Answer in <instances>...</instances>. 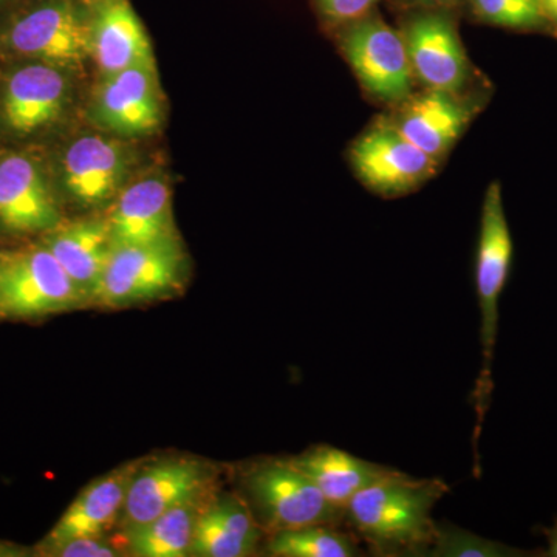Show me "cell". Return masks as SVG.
<instances>
[{
    "label": "cell",
    "mask_w": 557,
    "mask_h": 557,
    "mask_svg": "<svg viewBox=\"0 0 557 557\" xmlns=\"http://www.w3.org/2000/svg\"><path fill=\"white\" fill-rule=\"evenodd\" d=\"M448 491L442 479L392 469L348 502L343 519L373 555L424 557L437 528L432 511Z\"/></svg>",
    "instance_id": "cell-1"
},
{
    "label": "cell",
    "mask_w": 557,
    "mask_h": 557,
    "mask_svg": "<svg viewBox=\"0 0 557 557\" xmlns=\"http://www.w3.org/2000/svg\"><path fill=\"white\" fill-rule=\"evenodd\" d=\"M512 255H515V245H512L511 230L505 214L502 185L498 180H494L487 186L483 197L478 255H475V289H478L480 309L482 364H480L471 399L475 410L472 450H474V475L478 479L482 475L479 442L494 391L493 362L498 333V304L511 273Z\"/></svg>",
    "instance_id": "cell-2"
},
{
    "label": "cell",
    "mask_w": 557,
    "mask_h": 557,
    "mask_svg": "<svg viewBox=\"0 0 557 557\" xmlns=\"http://www.w3.org/2000/svg\"><path fill=\"white\" fill-rule=\"evenodd\" d=\"M458 16L446 10L399 13L398 30L408 50L413 79L421 89L468 94L491 87L468 58L458 33Z\"/></svg>",
    "instance_id": "cell-3"
},
{
    "label": "cell",
    "mask_w": 557,
    "mask_h": 557,
    "mask_svg": "<svg viewBox=\"0 0 557 557\" xmlns=\"http://www.w3.org/2000/svg\"><path fill=\"white\" fill-rule=\"evenodd\" d=\"M369 100L395 108L416 91L405 40L375 10L332 32Z\"/></svg>",
    "instance_id": "cell-4"
},
{
    "label": "cell",
    "mask_w": 557,
    "mask_h": 557,
    "mask_svg": "<svg viewBox=\"0 0 557 557\" xmlns=\"http://www.w3.org/2000/svg\"><path fill=\"white\" fill-rule=\"evenodd\" d=\"M249 509L263 531L338 523L344 512L333 507L306 474L289 460H269L244 475Z\"/></svg>",
    "instance_id": "cell-5"
},
{
    "label": "cell",
    "mask_w": 557,
    "mask_h": 557,
    "mask_svg": "<svg viewBox=\"0 0 557 557\" xmlns=\"http://www.w3.org/2000/svg\"><path fill=\"white\" fill-rule=\"evenodd\" d=\"M87 299L46 245L2 252L0 319H38L79 309Z\"/></svg>",
    "instance_id": "cell-6"
},
{
    "label": "cell",
    "mask_w": 557,
    "mask_h": 557,
    "mask_svg": "<svg viewBox=\"0 0 557 557\" xmlns=\"http://www.w3.org/2000/svg\"><path fill=\"white\" fill-rule=\"evenodd\" d=\"M348 161L359 182L376 196L398 199L435 177L442 164L417 148L381 115L348 148Z\"/></svg>",
    "instance_id": "cell-7"
},
{
    "label": "cell",
    "mask_w": 557,
    "mask_h": 557,
    "mask_svg": "<svg viewBox=\"0 0 557 557\" xmlns=\"http://www.w3.org/2000/svg\"><path fill=\"white\" fill-rule=\"evenodd\" d=\"M3 40L22 57L79 67L91 57L89 5L78 0H38L14 14Z\"/></svg>",
    "instance_id": "cell-8"
},
{
    "label": "cell",
    "mask_w": 557,
    "mask_h": 557,
    "mask_svg": "<svg viewBox=\"0 0 557 557\" xmlns=\"http://www.w3.org/2000/svg\"><path fill=\"white\" fill-rule=\"evenodd\" d=\"M491 94L493 87L468 94L416 90L395 108L387 109L384 116L417 148L443 164L469 124L485 108Z\"/></svg>",
    "instance_id": "cell-9"
},
{
    "label": "cell",
    "mask_w": 557,
    "mask_h": 557,
    "mask_svg": "<svg viewBox=\"0 0 557 557\" xmlns=\"http://www.w3.org/2000/svg\"><path fill=\"white\" fill-rule=\"evenodd\" d=\"M185 256L177 240L113 248L102 274L97 302L127 307L163 298L180 288Z\"/></svg>",
    "instance_id": "cell-10"
},
{
    "label": "cell",
    "mask_w": 557,
    "mask_h": 557,
    "mask_svg": "<svg viewBox=\"0 0 557 557\" xmlns=\"http://www.w3.org/2000/svg\"><path fill=\"white\" fill-rule=\"evenodd\" d=\"M209 479L208 468L193 458L171 457L139 465L121 511V528L134 530L178 505L200 498Z\"/></svg>",
    "instance_id": "cell-11"
},
{
    "label": "cell",
    "mask_w": 557,
    "mask_h": 557,
    "mask_svg": "<svg viewBox=\"0 0 557 557\" xmlns=\"http://www.w3.org/2000/svg\"><path fill=\"white\" fill-rule=\"evenodd\" d=\"M95 116L101 126L127 137L159 129L163 110L153 65H135L106 76L95 100Z\"/></svg>",
    "instance_id": "cell-12"
},
{
    "label": "cell",
    "mask_w": 557,
    "mask_h": 557,
    "mask_svg": "<svg viewBox=\"0 0 557 557\" xmlns=\"http://www.w3.org/2000/svg\"><path fill=\"white\" fill-rule=\"evenodd\" d=\"M87 5L91 57L106 76L153 65L148 33L131 0H95Z\"/></svg>",
    "instance_id": "cell-13"
},
{
    "label": "cell",
    "mask_w": 557,
    "mask_h": 557,
    "mask_svg": "<svg viewBox=\"0 0 557 557\" xmlns=\"http://www.w3.org/2000/svg\"><path fill=\"white\" fill-rule=\"evenodd\" d=\"M61 222L38 164L24 156L0 160V226L14 234H46Z\"/></svg>",
    "instance_id": "cell-14"
},
{
    "label": "cell",
    "mask_w": 557,
    "mask_h": 557,
    "mask_svg": "<svg viewBox=\"0 0 557 557\" xmlns=\"http://www.w3.org/2000/svg\"><path fill=\"white\" fill-rule=\"evenodd\" d=\"M129 163V152L121 143L83 135L69 146L62 160L65 188L79 203L98 207L119 193Z\"/></svg>",
    "instance_id": "cell-15"
},
{
    "label": "cell",
    "mask_w": 557,
    "mask_h": 557,
    "mask_svg": "<svg viewBox=\"0 0 557 557\" xmlns=\"http://www.w3.org/2000/svg\"><path fill=\"white\" fill-rule=\"evenodd\" d=\"M138 467L139 463L124 465L91 482L36 547V556L73 539L104 536L106 531L120 522L127 490Z\"/></svg>",
    "instance_id": "cell-16"
},
{
    "label": "cell",
    "mask_w": 557,
    "mask_h": 557,
    "mask_svg": "<svg viewBox=\"0 0 557 557\" xmlns=\"http://www.w3.org/2000/svg\"><path fill=\"white\" fill-rule=\"evenodd\" d=\"M42 245L50 249L87 302L97 299L102 274L115 248L109 219L61 222L46 233Z\"/></svg>",
    "instance_id": "cell-17"
},
{
    "label": "cell",
    "mask_w": 557,
    "mask_h": 557,
    "mask_svg": "<svg viewBox=\"0 0 557 557\" xmlns=\"http://www.w3.org/2000/svg\"><path fill=\"white\" fill-rule=\"evenodd\" d=\"M115 247L177 240L171 189L163 178H143L120 194L109 215Z\"/></svg>",
    "instance_id": "cell-18"
},
{
    "label": "cell",
    "mask_w": 557,
    "mask_h": 557,
    "mask_svg": "<svg viewBox=\"0 0 557 557\" xmlns=\"http://www.w3.org/2000/svg\"><path fill=\"white\" fill-rule=\"evenodd\" d=\"M263 528L247 502L223 494L201 504L189 556L247 557L258 552Z\"/></svg>",
    "instance_id": "cell-19"
},
{
    "label": "cell",
    "mask_w": 557,
    "mask_h": 557,
    "mask_svg": "<svg viewBox=\"0 0 557 557\" xmlns=\"http://www.w3.org/2000/svg\"><path fill=\"white\" fill-rule=\"evenodd\" d=\"M67 79L51 64H33L16 70L7 83L3 115L11 129L30 134L47 126L64 108Z\"/></svg>",
    "instance_id": "cell-20"
},
{
    "label": "cell",
    "mask_w": 557,
    "mask_h": 557,
    "mask_svg": "<svg viewBox=\"0 0 557 557\" xmlns=\"http://www.w3.org/2000/svg\"><path fill=\"white\" fill-rule=\"evenodd\" d=\"M288 460L313 482L330 505L343 512L359 491L392 471L329 445L313 446Z\"/></svg>",
    "instance_id": "cell-21"
},
{
    "label": "cell",
    "mask_w": 557,
    "mask_h": 557,
    "mask_svg": "<svg viewBox=\"0 0 557 557\" xmlns=\"http://www.w3.org/2000/svg\"><path fill=\"white\" fill-rule=\"evenodd\" d=\"M200 508L201 497L178 505L145 525L124 531V552L135 557L189 556Z\"/></svg>",
    "instance_id": "cell-22"
},
{
    "label": "cell",
    "mask_w": 557,
    "mask_h": 557,
    "mask_svg": "<svg viewBox=\"0 0 557 557\" xmlns=\"http://www.w3.org/2000/svg\"><path fill=\"white\" fill-rule=\"evenodd\" d=\"M267 555L273 557H357L362 556L351 534L335 528V523L282 530L270 534Z\"/></svg>",
    "instance_id": "cell-23"
},
{
    "label": "cell",
    "mask_w": 557,
    "mask_h": 557,
    "mask_svg": "<svg viewBox=\"0 0 557 557\" xmlns=\"http://www.w3.org/2000/svg\"><path fill=\"white\" fill-rule=\"evenodd\" d=\"M472 21L487 27L516 33L549 35L537 0H465V11Z\"/></svg>",
    "instance_id": "cell-24"
},
{
    "label": "cell",
    "mask_w": 557,
    "mask_h": 557,
    "mask_svg": "<svg viewBox=\"0 0 557 557\" xmlns=\"http://www.w3.org/2000/svg\"><path fill=\"white\" fill-rule=\"evenodd\" d=\"M525 549L508 547L502 542L478 536L450 523H437L434 541L424 557H522Z\"/></svg>",
    "instance_id": "cell-25"
},
{
    "label": "cell",
    "mask_w": 557,
    "mask_h": 557,
    "mask_svg": "<svg viewBox=\"0 0 557 557\" xmlns=\"http://www.w3.org/2000/svg\"><path fill=\"white\" fill-rule=\"evenodd\" d=\"M383 0H313L319 21L329 32L379 10Z\"/></svg>",
    "instance_id": "cell-26"
},
{
    "label": "cell",
    "mask_w": 557,
    "mask_h": 557,
    "mask_svg": "<svg viewBox=\"0 0 557 557\" xmlns=\"http://www.w3.org/2000/svg\"><path fill=\"white\" fill-rule=\"evenodd\" d=\"M123 555V548L116 547L104 536L79 537L64 544L44 549L39 556L49 557H115Z\"/></svg>",
    "instance_id": "cell-27"
},
{
    "label": "cell",
    "mask_w": 557,
    "mask_h": 557,
    "mask_svg": "<svg viewBox=\"0 0 557 557\" xmlns=\"http://www.w3.org/2000/svg\"><path fill=\"white\" fill-rule=\"evenodd\" d=\"M401 13L409 10H446L461 14L465 11V0H387Z\"/></svg>",
    "instance_id": "cell-28"
},
{
    "label": "cell",
    "mask_w": 557,
    "mask_h": 557,
    "mask_svg": "<svg viewBox=\"0 0 557 557\" xmlns=\"http://www.w3.org/2000/svg\"><path fill=\"white\" fill-rule=\"evenodd\" d=\"M537 5L547 22L549 36L557 38V0H537Z\"/></svg>",
    "instance_id": "cell-29"
},
{
    "label": "cell",
    "mask_w": 557,
    "mask_h": 557,
    "mask_svg": "<svg viewBox=\"0 0 557 557\" xmlns=\"http://www.w3.org/2000/svg\"><path fill=\"white\" fill-rule=\"evenodd\" d=\"M545 537H547V549L539 556L557 557V519L549 528H544Z\"/></svg>",
    "instance_id": "cell-30"
},
{
    "label": "cell",
    "mask_w": 557,
    "mask_h": 557,
    "mask_svg": "<svg viewBox=\"0 0 557 557\" xmlns=\"http://www.w3.org/2000/svg\"><path fill=\"white\" fill-rule=\"evenodd\" d=\"M32 549L20 547V545L0 542V556H32Z\"/></svg>",
    "instance_id": "cell-31"
},
{
    "label": "cell",
    "mask_w": 557,
    "mask_h": 557,
    "mask_svg": "<svg viewBox=\"0 0 557 557\" xmlns=\"http://www.w3.org/2000/svg\"><path fill=\"white\" fill-rule=\"evenodd\" d=\"M11 0H0V9H2V7H5L7 3H10Z\"/></svg>",
    "instance_id": "cell-32"
},
{
    "label": "cell",
    "mask_w": 557,
    "mask_h": 557,
    "mask_svg": "<svg viewBox=\"0 0 557 557\" xmlns=\"http://www.w3.org/2000/svg\"><path fill=\"white\" fill-rule=\"evenodd\" d=\"M78 2H83V3H91V2H95V0H78Z\"/></svg>",
    "instance_id": "cell-33"
},
{
    "label": "cell",
    "mask_w": 557,
    "mask_h": 557,
    "mask_svg": "<svg viewBox=\"0 0 557 557\" xmlns=\"http://www.w3.org/2000/svg\"><path fill=\"white\" fill-rule=\"evenodd\" d=\"M2 252L3 251H0V263H2Z\"/></svg>",
    "instance_id": "cell-34"
}]
</instances>
